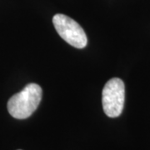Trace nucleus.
Returning a JSON list of instances; mask_svg holds the SVG:
<instances>
[{"label":"nucleus","instance_id":"obj_1","mask_svg":"<svg viewBox=\"0 0 150 150\" xmlns=\"http://www.w3.org/2000/svg\"><path fill=\"white\" fill-rule=\"evenodd\" d=\"M43 90L37 83H28L23 89L11 97L8 102V111L18 119L30 117L41 102Z\"/></svg>","mask_w":150,"mask_h":150},{"label":"nucleus","instance_id":"obj_2","mask_svg":"<svg viewBox=\"0 0 150 150\" xmlns=\"http://www.w3.org/2000/svg\"><path fill=\"white\" fill-rule=\"evenodd\" d=\"M125 87L122 79L113 78L108 81L102 92L103 111L109 118H117L123 112Z\"/></svg>","mask_w":150,"mask_h":150},{"label":"nucleus","instance_id":"obj_3","mask_svg":"<svg viewBox=\"0 0 150 150\" xmlns=\"http://www.w3.org/2000/svg\"><path fill=\"white\" fill-rule=\"evenodd\" d=\"M53 23L57 33L70 45L77 48H83L88 43V38L83 28L67 15L57 13L53 18Z\"/></svg>","mask_w":150,"mask_h":150},{"label":"nucleus","instance_id":"obj_4","mask_svg":"<svg viewBox=\"0 0 150 150\" xmlns=\"http://www.w3.org/2000/svg\"><path fill=\"white\" fill-rule=\"evenodd\" d=\"M19 150H20V149H19Z\"/></svg>","mask_w":150,"mask_h":150}]
</instances>
